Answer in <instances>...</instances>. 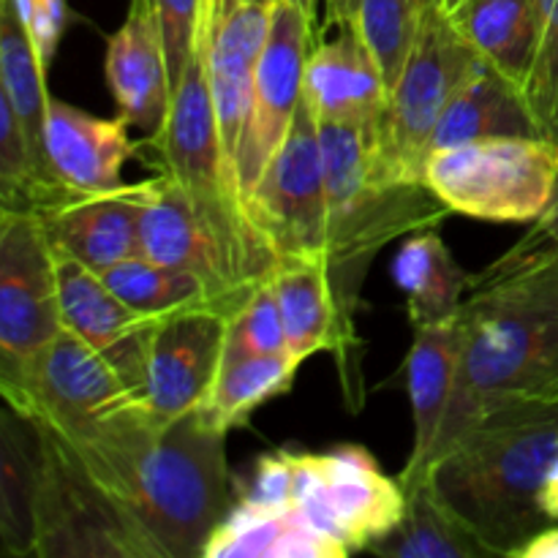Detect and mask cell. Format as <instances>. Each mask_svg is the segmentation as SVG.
<instances>
[{
  "label": "cell",
  "instance_id": "32",
  "mask_svg": "<svg viewBox=\"0 0 558 558\" xmlns=\"http://www.w3.org/2000/svg\"><path fill=\"white\" fill-rule=\"evenodd\" d=\"M227 343L234 349H245V352L259 354L289 352L281 308H278L270 278L262 281L259 287L243 300V305L229 316Z\"/></svg>",
  "mask_w": 558,
  "mask_h": 558
},
{
  "label": "cell",
  "instance_id": "36",
  "mask_svg": "<svg viewBox=\"0 0 558 558\" xmlns=\"http://www.w3.org/2000/svg\"><path fill=\"white\" fill-rule=\"evenodd\" d=\"M558 259V194L548 210L532 221V229L496 262L485 267V272H512L539 262Z\"/></svg>",
  "mask_w": 558,
  "mask_h": 558
},
{
  "label": "cell",
  "instance_id": "3",
  "mask_svg": "<svg viewBox=\"0 0 558 558\" xmlns=\"http://www.w3.org/2000/svg\"><path fill=\"white\" fill-rule=\"evenodd\" d=\"M556 456L558 398H529L483 414L425 480L490 554L515 558L550 526L539 488Z\"/></svg>",
  "mask_w": 558,
  "mask_h": 558
},
{
  "label": "cell",
  "instance_id": "29",
  "mask_svg": "<svg viewBox=\"0 0 558 558\" xmlns=\"http://www.w3.org/2000/svg\"><path fill=\"white\" fill-rule=\"evenodd\" d=\"M300 365L303 363L289 352L259 354L227 343L210 396L202 403V412L229 434L232 428L248 423L251 414L265 407L267 401L292 390Z\"/></svg>",
  "mask_w": 558,
  "mask_h": 558
},
{
  "label": "cell",
  "instance_id": "25",
  "mask_svg": "<svg viewBox=\"0 0 558 558\" xmlns=\"http://www.w3.org/2000/svg\"><path fill=\"white\" fill-rule=\"evenodd\" d=\"M392 278L407 298L412 327L456 319L472 287V276L458 265L441 240L439 227L423 229L403 240L392 259Z\"/></svg>",
  "mask_w": 558,
  "mask_h": 558
},
{
  "label": "cell",
  "instance_id": "19",
  "mask_svg": "<svg viewBox=\"0 0 558 558\" xmlns=\"http://www.w3.org/2000/svg\"><path fill=\"white\" fill-rule=\"evenodd\" d=\"M147 180L104 194H71L47 213L44 223L58 248L96 272L142 254L140 221Z\"/></svg>",
  "mask_w": 558,
  "mask_h": 558
},
{
  "label": "cell",
  "instance_id": "17",
  "mask_svg": "<svg viewBox=\"0 0 558 558\" xmlns=\"http://www.w3.org/2000/svg\"><path fill=\"white\" fill-rule=\"evenodd\" d=\"M303 98L319 123L379 131L390 87L357 27H338L336 38L311 49Z\"/></svg>",
  "mask_w": 558,
  "mask_h": 558
},
{
  "label": "cell",
  "instance_id": "40",
  "mask_svg": "<svg viewBox=\"0 0 558 558\" xmlns=\"http://www.w3.org/2000/svg\"><path fill=\"white\" fill-rule=\"evenodd\" d=\"M292 3L300 5V9H303L311 20H316V3H319V0H292Z\"/></svg>",
  "mask_w": 558,
  "mask_h": 558
},
{
  "label": "cell",
  "instance_id": "11",
  "mask_svg": "<svg viewBox=\"0 0 558 558\" xmlns=\"http://www.w3.org/2000/svg\"><path fill=\"white\" fill-rule=\"evenodd\" d=\"M145 145L156 153L158 172H167L196 196L248 207L218 129L216 101L207 74V20L196 36L183 74L174 82L167 118Z\"/></svg>",
  "mask_w": 558,
  "mask_h": 558
},
{
  "label": "cell",
  "instance_id": "10",
  "mask_svg": "<svg viewBox=\"0 0 558 558\" xmlns=\"http://www.w3.org/2000/svg\"><path fill=\"white\" fill-rule=\"evenodd\" d=\"M256 227L270 240L278 259L325 256L330 229L325 156L319 120L308 101H300L287 140L270 158L259 183L248 194Z\"/></svg>",
  "mask_w": 558,
  "mask_h": 558
},
{
  "label": "cell",
  "instance_id": "7",
  "mask_svg": "<svg viewBox=\"0 0 558 558\" xmlns=\"http://www.w3.org/2000/svg\"><path fill=\"white\" fill-rule=\"evenodd\" d=\"M480 63L483 58L458 31L450 11L436 3L390 87L385 118L376 131V153L392 178L425 183L436 125Z\"/></svg>",
  "mask_w": 558,
  "mask_h": 558
},
{
  "label": "cell",
  "instance_id": "22",
  "mask_svg": "<svg viewBox=\"0 0 558 558\" xmlns=\"http://www.w3.org/2000/svg\"><path fill=\"white\" fill-rule=\"evenodd\" d=\"M272 292L281 308L287 349L300 363L325 349L352 343V322L336 294L325 256H287L270 272Z\"/></svg>",
  "mask_w": 558,
  "mask_h": 558
},
{
  "label": "cell",
  "instance_id": "2",
  "mask_svg": "<svg viewBox=\"0 0 558 558\" xmlns=\"http://www.w3.org/2000/svg\"><path fill=\"white\" fill-rule=\"evenodd\" d=\"M458 325L456 392L430 466L483 414L529 398H558V259L472 276Z\"/></svg>",
  "mask_w": 558,
  "mask_h": 558
},
{
  "label": "cell",
  "instance_id": "5",
  "mask_svg": "<svg viewBox=\"0 0 558 558\" xmlns=\"http://www.w3.org/2000/svg\"><path fill=\"white\" fill-rule=\"evenodd\" d=\"M140 243L147 259L194 272L234 300L248 298L278 265L248 207L196 196L167 172L147 180Z\"/></svg>",
  "mask_w": 558,
  "mask_h": 558
},
{
  "label": "cell",
  "instance_id": "38",
  "mask_svg": "<svg viewBox=\"0 0 558 558\" xmlns=\"http://www.w3.org/2000/svg\"><path fill=\"white\" fill-rule=\"evenodd\" d=\"M539 510L550 523H558V456L545 472L543 488H539Z\"/></svg>",
  "mask_w": 558,
  "mask_h": 558
},
{
  "label": "cell",
  "instance_id": "6",
  "mask_svg": "<svg viewBox=\"0 0 558 558\" xmlns=\"http://www.w3.org/2000/svg\"><path fill=\"white\" fill-rule=\"evenodd\" d=\"M425 185L458 216L537 221L558 194V145L550 136H501L441 147L428 156Z\"/></svg>",
  "mask_w": 558,
  "mask_h": 558
},
{
  "label": "cell",
  "instance_id": "4",
  "mask_svg": "<svg viewBox=\"0 0 558 558\" xmlns=\"http://www.w3.org/2000/svg\"><path fill=\"white\" fill-rule=\"evenodd\" d=\"M325 156L327 265L343 314L352 322L371 259L403 234L441 227L450 210L425 183L392 178L376 153V131L319 123Z\"/></svg>",
  "mask_w": 558,
  "mask_h": 558
},
{
  "label": "cell",
  "instance_id": "41",
  "mask_svg": "<svg viewBox=\"0 0 558 558\" xmlns=\"http://www.w3.org/2000/svg\"><path fill=\"white\" fill-rule=\"evenodd\" d=\"M548 136H550V140H554L556 145H558V109H556L554 120H550V125H548Z\"/></svg>",
  "mask_w": 558,
  "mask_h": 558
},
{
  "label": "cell",
  "instance_id": "26",
  "mask_svg": "<svg viewBox=\"0 0 558 558\" xmlns=\"http://www.w3.org/2000/svg\"><path fill=\"white\" fill-rule=\"evenodd\" d=\"M0 534L5 554L36 556L38 483H41V436L31 420L3 409L0 441Z\"/></svg>",
  "mask_w": 558,
  "mask_h": 558
},
{
  "label": "cell",
  "instance_id": "16",
  "mask_svg": "<svg viewBox=\"0 0 558 558\" xmlns=\"http://www.w3.org/2000/svg\"><path fill=\"white\" fill-rule=\"evenodd\" d=\"M270 22L272 5L267 3L210 0L207 5V74L223 150L232 167L248 120L256 65L270 36Z\"/></svg>",
  "mask_w": 558,
  "mask_h": 558
},
{
  "label": "cell",
  "instance_id": "37",
  "mask_svg": "<svg viewBox=\"0 0 558 558\" xmlns=\"http://www.w3.org/2000/svg\"><path fill=\"white\" fill-rule=\"evenodd\" d=\"M515 558H558V523H550L543 532L534 534Z\"/></svg>",
  "mask_w": 558,
  "mask_h": 558
},
{
  "label": "cell",
  "instance_id": "9",
  "mask_svg": "<svg viewBox=\"0 0 558 558\" xmlns=\"http://www.w3.org/2000/svg\"><path fill=\"white\" fill-rule=\"evenodd\" d=\"M5 407L49 434H82L112 414L142 407L123 376L71 330H60L36 357L0 365Z\"/></svg>",
  "mask_w": 558,
  "mask_h": 558
},
{
  "label": "cell",
  "instance_id": "1",
  "mask_svg": "<svg viewBox=\"0 0 558 558\" xmlns=\"http://www.w3.org/2000/svg\"><path fill=\"white\" fill-rule=\"evenodd\" d=\"M118 523L129 558H196L232 510L227 430L202 409L158 423L145 407L82 434L38 428Z\"/></svg>",
  "mask_w": 558,
  "mask_h": 558
},
{
  "label": "cell",
  "instance_id": "8",
  "mask_svg": "<svg viewBox=\"0 0 558 558\" xmlns=\"http://www.w3.org/2000/svg\"><path fill=\"white\" fill-rule=\"evenodd\" d=\"M292 463L289 512L336 545L343 558L368 550L407 510L401 480L387 477L365 447L343 445L327 452H292Z\"/></svg>",
  "mask_w": 558,
  "mask_h": 558
},
{
  "label": "cell",
  "instance_id": "34",
  "mask_svg": "<svg viewBox=\"0 0 558 558\" xmlns=\"http://www.w3.org/2000/svg\"><path fill=\"white\" fill-rule=\"evenodd\" d=\"M543 47L526 93L545 134L558 109V0H543Z\"/></svg>",
  "mask_w": 558,
  "mask_h": 558
},
{
  "label": "cell",
  "instance_id": "39",
  "mask_svg": "<svg viewBox=\"0 0 558 558\" xmlns=\"http://www.w3.org/2000/svg\"><path fill=\"white\" fill-rule=\"evenodd\" d=\"M360 3H363V0H327V22H330L332 27L357 25Z\"/></svg>",
  "mask_w": 558,
  "mask_h": 558
},
{
  "label": "cell",
  "instance_id": "28",
  "mask_svg": "<svg viewBox=\"0 0 558 558\" xmlns=\"http://www.w3.org/2000/svg\"><path fill=\"white\" fill-rule=\"evenodd\" d=\"M407 510L401 521L371 545L387 558H494L488 545L436 496L428 480L403 485Z\"/></svg>",
  "mask_w": 558,
  "mask_h": 558
},
{
  "label": "cell",
  "instance_id": "31",
  "mask_svg": "<svg viewBox=\"0 0 558 558\" xmlns=\"http://www.w3.org/2000/svg\"><path fill=\"white\" fill-rule=\"evenodd\" d=\"M441 0H363L357 31L374 52L387 87L396 85L425 16Z\"/></svg>",
  "mask_w": 558,
  "mask_h": 558
},
{
  "label": "cell",
  "instance_id": "18",
  "mask_svg": "<svg viewBox=\"0 0 558 558\" xmlns=\"http://www.w3.org/2000/svg\"><path fill=\"white\" fill-rule=\"evenodd\" d=\"M104 69L120 118L145 134H156L172 101V76L156 0H131L125 22L107 44Z\"/></svg>",
  "mask_w": 558,
  "mask_h": 558
},
{
  "label": "cell",
  "instance_id": "33",
  "mask_svg": "<svg viewBox=\"0 0 558 558\" xmlns=\"http://www.w3.org/2000/svg\"><path fill=\"white\" fill-rule=\"evenodd\" d=\"M207 3L210 0H156L172 87L178 82V76L183 74L185 63H189V54L194 49L196 36L205 27Z\"/></svg>",
  "mask_w": 558,
  "mask_h": 558
},
{
  "label": "cell",
  "instance_id": "15",
  "mask_svg": "<svg viewBox=\"0 0 558 558\" xmlns=\"http://www.w3.org/2000/svg\"><path fill=\"white\" fill-rule=\"evenodd\" d=\"M60 322L65 330L90 343L140 396L145 385V343L150 322L131 311L109 289L101 272L90 270L69 251L54 245Z\"/></svg>",
  "mask_w": 558,
  "mask_h": 558
},
{
  "label": "cell",
  "instance_id": "12",
  "mask_svg": "<svg viewBox=\"0 0 558 558\" xmlns=\"http://www.w3.org/2000/svg\"><path fill=\"white\" fill-rule=\"evenodd\" d=\"M63 330L54 243L38 213L0 210V365L36 357Z\"/></svg>",
  "mask_w": 558,
  "mask_h": 558
},
{
  "label": "cell",
  "instance_id": "20",
  "mask_svg": "<svg viewBox=\"0 0 558 558\" xmlns=\"http://www.w3.org/2000/svg\"><path fill=\"white\" fill-rule=\"evenodd\" d=\"M136 142L129 136L125 118H98L80 107L49 101L47 153L58 178L76 194H104L123 185L120 172Z\"/></svg>",
  "mask_w": 558,
  "mask_h": 558
},
{
  "label": "cell",
  "instance_id": "43",
  "mask_svg": "<svg viewBox=\"0 0 558 558\" xmlns=\"http://www.w3.org/2000/svg\"><path fill=\"white\" fill-rule=\"evenodd\" d=\"M254 3H267V5H272V3H276V0H254Z\"/></svg>",
  "mask_w": 558,
  "mask_h": 558
},
{
  "label": "cell",
  "instance_id": "27",
  "mask_svg": "<svg viewBox=\"0 0 558 558\" xmlns=\"http://www.w3.org/2000/svg\"><path fill=\"white\" fill-rule=\"evenodd\" d=\"M101 276L109 289L147 322L183 314V311H221L232 316L243 305V300L229 298L205 278L153 262L142 254L109 267Z\"/></svg>",
  "mask_w": 558,
  "mask_h": 558
},
{
  "label": "cell",
  "instance_id": "42",
  "mask_svg": "<svg viewBox=\"0 0 558 558\" xmlns=\"http://www.w3.org/2000/svg\"><path fill=\"white\" fill-rule=\"evenodd\" d=\"M461 3H463V0H441V5H445L447 11H456Z\"/></svg>",
  "mask_w": 558,
  "mask_h": 558
},
{
  "label": "cell",
  "instance_id": "30",
  "mask_svg": "<svg viewBox=\"0 0 558 558\" xmlns=\"http://www.w3.org/2000/svg\"><path fill=\"white\" fill-rule=\"evenodd\" d=\"M0 93L14 107L38 163L58 174L47 153V114L52 101L47 93V69L38 60L31 33L20 22L11 0H0Z\"/></svg>",
  "mask_w": 558,
  "mask_h": 558
},
{
  "label": "cell",
  "instance_id": "23",
  "mask_svg": "<svg viewBox=\"0 0 558 558\" xmlns=\"http://www.w3.org/2000/svg\"><path fill=\"white\" fill-rule=\"evenodd\" d=\"M501 136H548L526 87L501 74L488 60L480 63L472 80L458 90L430 140V153L441 147L469 145Z\"/></svg>",
  "mask_w": 558,
  "mask_h": 558
},
{
  "label": "cell",
  "instance_id": "35",
  "mask_svg": "<svg viewBox=\"0 0 558 558\" xmlns=\"http://www.w3.org/2000/svg\"><path fill=\"white\" fill-rule=\"evenodd\" d=\"M11 5H14L25 31L31 33L38 60L49 71L65 25H69V5H65V0H11Z\"/></svg>",
  "mask_w": 558,
  "mask_h": 558
},
{
  "label": "cell",
  "instance_id": "21",
  "mask_svg": "<svg viewBox=\"0 0 558 558\" xmlns=\"http://www.w3.org/2000/svg\"><path fill=\"white\" fill-rule=\"evenodd\" d=\"M458 357H461V325L456 319L436 322V325L414 327V341L403 363L407 392L412 401L414 445L407 466L401 472V485L425 480L439 428L450 409L458 379Z\"/></svg>",
  "mask_w": 558,
  "mask_h": 558
},
{
  "label": "cell",
  "instance_id": "13",
  "mask_svg": "<svg viewBox=\"0 0 558 558\" xmlns=\"http://www.w3.org/2000/svg\"><path fill=\"white\" fill-rule=\"evenodd\" d=\"M311 47L314 20L292 0H276L270 36L256 65L248 120L234 156V172L245 199L292 129L303 101V76Z\"/></svg>",
  "mask_w": 558,
  "mask_h": 558
},
{
  "label": "cell",
  "instance_id": "24",
  "mask_svg": "<svg viewBox=\"0 0 558 558\" xmlns=\"http://www.w3.org/2000/svg\"><path fill=\"white\" fill-rule=\"evenodd\" d=\"M450 14L480 58L529 87L543 47V0H463Z\"/></svg>",
  "mask_w": 558,
  "mask_h": 558
},
{
  "label": "cell",
  "instance_id": "14",
  "mask_svg": "<svg viewBox=\"0 0 558 558\" xmlns=\"http://www.w3.org/2000/svg\"><path fill=\"white\" fill-rule=\"evenodd\" d=\"M229 316L221 311H183L150 322L145 343L142 407L158 423L202 409L227 349Z\"/></svg>",
  "mask_w": 558,
  "mask_h": 558
}]
</instances>
